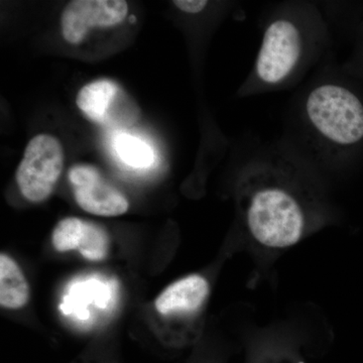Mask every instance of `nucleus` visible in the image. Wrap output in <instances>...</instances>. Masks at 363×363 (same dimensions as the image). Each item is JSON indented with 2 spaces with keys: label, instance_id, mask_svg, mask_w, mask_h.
Returning a JSON list of instances; mask_svg holds the SVG:
<instances>
[{
  "label": "nucleus",
  "instance_id": "10",
  "mask_svg": "<svg viewBox=\"0 0 363 363\" xmlns=\"http://www.w3.org/2000/svg\"><path fill=\"white\" fill-rule=\"evenodd\" d=\"M114 149L119 159L135 169H147L155 161L154 152L140 138L121 133L114 138Z\"/></svg>",
  "mask_w": 363,
  "mask_h": 363
},
{
  "label": "nucleus",
  "instance_id": "13",
  "mask_svg": "<svg viewBox=\"0 0 363 363\" xmlns=\"http://www.w3.org/2000/svg\"><path fill=\"white\" fill-rule=\"evenodd\" d=\"M177 9L186 13H199L207 6L204 0H176L173 2Z\"/></svg>",
  "mask_w": 363,
  "mask_h": 363
},
{
  "label": "nucleus",
  "instance_id": "2",
  "mask_svg": "<svg viewBox=\"0 0 363 363\" xmlns=\"http://www.w3.org/2000/svg\"><path fill=\"white\" fill-rule=\"evenodd\" d=\"M305 113L314 133L328 145L347 147L363 138V105L342 86H317L306 99Z\"/></svg>",
  "mask_w": 363,
  "mask_h": 363
},
{
  "label": "nucleus",
  "instance_id": "9",
  "mask_svg": "<svg viewBox=\"0 0 363 363\" xmlns=\"http://www.w3.org/2000/svg\"><path fill=\"white\" fill-rule=\"evenodd\" d=\"M30 298V286L20 267L11 257L0 255V305L6 309H21Z\"/></svg>",
  "mask_w": 363,
  "mask_h": 363
},
{
  "label": "nucleus",
  "instance_id": "6",
  "mask_svg": "<svg viewBox=\"0 0 363 363\" xmlns=\"http://www.w3.org/2000/svg\"><path fill=\"white\" fill-rule=\"evenodd\" d=\"M128 14L123 0H74L62 13V35L68 44L80 45L93 30L121 25Z\"/></svg>",
  "mask_w": 363,
  "mask_h": 363
},
{
  "label": "nucleus",
  "instance_id": "5",
  "mask_svg": "<svg viewBox=\"0 0 363 363\" xmlns=\"http://www.w3.org/2000/svg\"><path fill=\"white\" fill-rule=\"evenodd\" d=\"M76 104L92 123L105 126H130L138 118V107L123 88L108 79H99L81 88Z\"/></svg>",
  "mask_w": 363,
  "mask_h": 363
},
{
  "label": "nucleus",
  "instance_id": "4",
  "mask_svg": "<svg viewBox=\"0 0 363 363\" xmlns=\"http://www.w3.org/2000/svg\"><path fill=\"white\" fill-rule=\"evenodd\" d=\"M64 161L58 138L48 133L33 136L16 169V183L23 197L33 203L47 200L61 177Z\"/></svg>",
  "mask_w": 363,
  "mask_h": 363
},
{
  "label": "nucleus",
  "instance_id": "1",
  "mask_svg": "<svg viewBox=\"0 0 363 363\" xmlns=\"http://www.w3.org/2000/svg\"><path fill=\"white\" fill-rule=\"evenodd\" d=\"M304 198L284 171L269 167L252 171L247 179L245 218L253 240L269 248L297 245L310 224Z\"/></svg>",
  "mask_w": 363,
  "mask_h": 363
},
{
  "label": "nucleus",
  "instance_id": "12",
  "mask_svg": "<svg viewBox=\"0 0 363 363\" xmlns=\"http://www.w3.org/2000/svg\"><path fill=\"white\" fill-rule=\"evenodd\" d=\"M86 220L68 217L57 224L52 234V243L60 252L78 250L84 233Z\"/></svg>",
  "mask_w": 363,
  "mask_h": 363
},
{
  "label": "nucleus",
  "instance_id": "8",
  "mask_svg": "<svg viewBox=\"0 0 363 363\" xmlns=\"http://www.w3.org/2000/svg\"><path fill=\"white\" fill-rule=\"evenodd\" d=\"M210 286L200 274H190L164 289L156 300V309L164 316L190 317L201 310Z\"/></svg>",
  "mask_w": 363,
  "mask_h": 363
},
{
  "label": "nucleus",
  "instance_id": "7",
  "mask_svg": "<svg viewBox=\"0 0 363 363\" xmlns=\"http://www.w3.org/2000/svg\"><path fill=\"white\" fill-rule=\"evenodd\" d=\"M69 180L76 202L88 213L114 217L126 213L130 208L125 196L91 164L72 167Z\"/></svg>",
  "mask_w": 363,
  "mask_h": 363
},
{
  "label": "nucleus",
  "instance_id": "3",
  "mask_svg": "<svg viewBox=\"0 0 363 363\" xmlns=\"http://www.w3.org/2000/svg\"><path fill=\"white\" fill-rule=\"evenodd\" d=\"M306 49L304 30L291 18H279L267 26L255 60V77L259 84L286 82L300 65Z\"/></svg>",
  "mask_w": 363,
  "mask_h": 363
},
{
  "label": "nucleus",
  "instance_id": "11",
  "mask_svg": "<svg viewBox=\"0 0 363 363\" xmlns=\"http://www.w3.org/2000/svg\"><path fill=\"white\" fill-rule=\"evenodd\" d=\"M109 235L104 227L86 221L84 234L78 250L86 259L100 262L108 255Z\"/></svg>",
  "mask_w": 363,
  "mask_h": 363
}]
</instances>
